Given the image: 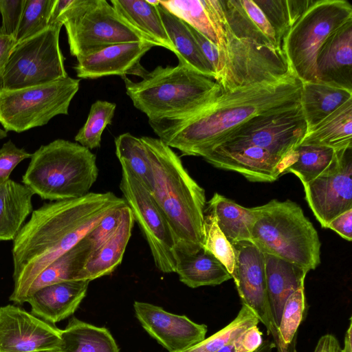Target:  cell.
<instances>
[{
  "instance_id": "ab89813d",
  "label": "cell",
  "mask_w": 352,
  "mask_h": 352,
  "mask_svg": "<svg viewBox=\"0 0 352 352\" xmlns=\"http://www.w3.org/2000/svg\"><path fill=\"white\" fill-rule=\"evenodd\" d=\"M306 311L304 285L285 301L277 329L276 348L287 349L295 342L298 329Z\"/></svg>"
},
{
  "instance_id": "c3c4849f",
  "label": "cell",
  "mask_w": 352,
  "mask_h": 352,
  "mask_svg": "<svg viewBox=\"0 0 352 352\" xmlns=\"http://www.w3.org/2000/svg\"><path fill=\"white\" fill-rule=\"evenodd\" d=\"M344 239H352V209L349 210L333 219L327 226Z\"/></svg>"
},
{
  "instance_id": "7a4b0ae2",
  "label": "cell",
  "mask_w": 352,
  "mask_h": 352,
  "mask_svg": "<svg viewBox=\"0 0 352 352\" xmlns=\"http://www.w3.org/2000/svg\"><path fill=\"white\" fill-rule=\"evenodd\" d=\"M302 82L294 72L221 93L199 111L177 119L148 122L159 138L183 155L205 156L234 131L263 114L300 106Z\"/></svg>"
},
{
  "instance_id": "e0dca14e",
  "label": "cell",
  "mask_w": 352,
  "mask_h": 352,
  "mask_svg": "<svg viewBox=\"0 0 352 352\" xmlns=\"http://www.w3.org/2000/svg\"><path fill=\"white\" fill-rule=\"evenodd\" d=\"M203 158L213 166L236 172L252 182H272L283 174L287 160L250 145L220 144Z\"/></svg>"
},
{
  "instance_id": "836d02e7",
  "label": "cell",
  "mask_w": 352,
  "mask_h": 352,
  "mask_svg": "<svg viewBox=\"0 0 352 352\" xmlns=\"http://www.w3.org/2000/svg\"><path fill=\"white\" fill-rule=\"evenodd\" d=\"M91 254L82 238L74 247L49 265L27 290L24 302L38 289L52 284L80 280V272Z\"/></svg>"
},
{
  "instance_id": "ffe728a7",
  "label": "cell",
  "mask_w": 352,
  "mask_h": 352,
  "mask_svg": "<svg viewBox=\"0 0 352 352\" xmlns=\"http://www.w3.org/2000/svg\"><path fill=\"white\" fill-rule=\"evenodd\" d=\"M160 3L217 46L226 47L228 25L221 0H167Z\"/></svg>"
},
{
  "instance_id": "277c9868",
  "label": "cell",
  "mask_w": 352,
  "mask_h": 352,
  "mask_svg": "<svg viewBox=\"0 0 352 352\" xmlns=\"http://www.w3.org/2000/svg\"><path fill=\"white\" fill-rule=\"evenodd\" d=\"M127 96L148 122L177 119L192 114L212 102L221 88L182 60L176 66L156 67L138 82L123 76Z\"/></svg>"
},
{
  "instance_id": "cb8c5ba5",
  "label": "cell",
  "mask_w": 352,
  "mask_h": 352,
  "mask_svg": "<svg viewBox=\"0 0 352 352\" xmlns=\"http://www.w3.org/2000/svg\"><path fill=\"white\" fill-rule=\"evenodd\" d=\"M264 254L268 305L277 331L285 301L304 285L308 272L285 260Z\"/></svg>"
},
{
  "instance_id": "6da1fadb",
  "label": "cell",
  "mask_w": 352,
  "mask_h": 352,
  "mask_svg": "<svg viewBox=\"0 0 352 352\" xmlns=\"http://www.w3.org/2000/svg\"><path fill=\"white\" fill-rule=\"evenodd\" d=\"M111 192L44 203L13 240L14 289L10 300L22 305L27 290L52 262L74 247L105 217L126 206Z\"/></svg>"
},
{
  "instance_id": "d6a6232c",
  "label": "cell",
  "mask_w": 352,
  "mask_h": 352,
  "mask_svg": "<svg viewBox=\"0 0 352 352\" xmlns=\"http://www.w3.org/2000/svg\"><path fill=\"white\" fill-rule=\"evenodd\" d=\"M61 352H119L109 331L72 317L61 332Z\"/></svg>"
},
{
  "instance_id": "ee69618b",
  "label": "cell",
  "mask_w": 352,
  "mask_h": 352,
  "mask_svg": "<svg viewBox=\"0 0 352 352\" xmlns=\"http://www.w3.org/2000/svg\"><path fill=\"white\" fill-rule=\"evenodd\" d=\"M31 156V153L17 147L10 140L4 143L0 148V185L10 179L11 173L21 162Z\"/></svg>"
},
{
  "instance_id": "8992f818",
  "label": "cell",
  "mask_w": 352,
  "mask_h": 352,
  "mask_svg": "<svg viewBox=\"0 0 352 352\" xmlns=\"http://www.w3.org/2000/svg\"><path fill=\"white\" fill-rule=\"evenodd\" d=\"M254 208L251 241L264 254L285 260L307 272L318 267L320 241L298 204L272 199Z\"/></svg>"
},
{
  "instance_id": "484cf974",
  "label": "cell",
  "mask_w": 352,
  "mask_h": 352,
  "mask_svg": "<svg viewBox=\"0 0 352 352\" xmlns=\"http://www.w3.org/2000/svg\"><path fill=\"white\" fill-rule=\"evenodd\" d=\"M111 3L129 25L157 46L175 53L157 7L159 0H111Z\"/></svg>"
},
{
  "instance_id": "7dc6e473",
  "label": "cell",
  "mask_w": 352,
  "mask_h": 352,
  "mask_svg": "<svg viewBox=\"0 0 352 352\" xmlns=\"http://www.w3.org/2000/svg\"><path fill=\"white\" fill-rule=\"evenodd\" d=\"M188 27L203 54L214 69L216 80L220 70V56L217 46L207 39L192 27L189 25Z\"/></svg>"
},
{
  "instance_id": "4316f807",
  "label": "cell",
  "mask_w": 352,
  "mask_h": 352,
  "mask_svg": "<svg viewBox=\"0 0 352 352\" xmlns=\"http://www.w3.org/2000/svg\"><path fill=\"white\" fill-rule=\"evenodd\" d=\"M350 99L352 90L320 81L302 82L300 107L307 132Z\"/></svg>"
},
{
  "instance_id": "5b68a950",
  "label": "cell",
  "mask_w": 352,
  "mask_h": 352,
  "mask_svg": "<svg viewBox=\"0 0 352 352\" xmlns=\"http://www.w3.org/2000/svg\"><path fill=\"white\" fill-rule=\"evenodd\" d=\"M98 176L96 157L91 150L57 139L32 154L22 182L41 199L56 201L88 194Z\"/></svg>"
},
{
  "instance_id": "ac0fdd59",
  "label": "cell",
  "mask_w": 352,
  "mask_h": 352,
  "mask_svg": "<svg viewBox=\"0 0 352 352\" xmlns=\"http://www.w3.org/2000/svg\"><path fill=\"white\" fill-rule=\"evenodd\" d=\"M135 316L143 328L169 352H184L206 338L207 327L147 302L135 301Z\"/></svg>"
},
{
  "instance_id": "9f6ffc18",
  "label": "cell",
  "mask_w": 352,
  "mask_h": 352,
  "mask_svg": "<svg viewBox=\"0 0 352 352\" xmlns=\"http://www.w3.org/2000/svg\"><path fill=\"white\" fill-rule=\"evenodd\" d=\"M33 352H61L60 349L58 350H41V351H36Z\"/></svg>"
},
{
  "instance_id": "30bf717a",
  "label": "cell",
  "mask_w": 352,
  "mask_h": 352,
  "mask_svg": "<svg viewBox=\"0 0 352 352\" xmlns=\"http://www.w3.org/2000/svg\"><path fill=\"white\" fill-rule=\"evenodd\" d=\"M63 24L56 23L18 43L0 72V91L16 90L68 76L59 45Z\"/></svg>"
},
{
  "instance_id": "f1b7e54d",
  "label": "cell",
  "mask_w": 352,
  "mask_h": 352,
  "mask_svg": "<svg viewBox=\"0 0 352 352\" xmlns=\"http://www.w3.org/2000/svg\"><path fill=\"white\" fill-rule=\"evenodd\" d=\"M157 7L178 60H183L199 73L215 80L214 69L203 54L188 23L170 12L160 1Z\"/></svg>"
},
{
  "instance_id": "e575fe53",
  "label": "cell",
  "mask_w": 352,
  "mask_h": 352,
  "mask_svg": "<svg viewBox=\"0 0 352 352\" xmlns=\"http://www.w3.org/2000/svg\"><path fill=\"white\" fill-rule=\"evenodd\" d=\"M336 151L315 145H298L289 157L283 174L293 173L302 186L321 175L332 163Z\"/></svg>"
},
{
  "instance_id": "4dcf8cb0",
  "label": "cell",
  "mask_w": 352,
  "mask_h": 352,
  "mask_svg": "<svg viewBox=\"0 0 352 352\" xmlns=\"http://www.w3.org/2000/svg\"><path fill=\"white\" fill-rule=\"evenodd\" d=\"M205 212L213 214L217 224L231 244L251 241L256 219L254 207L245 208L222 195L215 192L207 203Z\"/></svg>"
},
{
  "instance_id": "f5cc1de1",
  "label": "cell",
  "mask_w": 352,
  "mask_h": 352,
  "mask_svg": "<svg viewBox=\"0 0 352 352\" xmlns=\"http://www.w3.org/2000/svg\"><path fill=\"white\" fill-rule=\"evenodd\" d=\"M341 352H352V318L349 319V324L347 330L346 331L344 346L341 349Z\"/></svg>"
},
{
  "instance_id": "4fadbf2b",
  "label": "cell",
  "mask_w": 352,
  "mask_h": 352,
  "mask_svg": "<svg viewBox=\"0 0 352 352\" xmlns=\"http://www.w3.org/2000/svg\"><path fill=\"white\" fill-rule=\"evenodd\" d=\"M306 132L307 125L300 106L289 111L256 116L218 144L254 146L287 160L288 163Z\"/></svg>"
},
{
  "instance_id": "9a60e30c",
  "label": "cell",
  "mask_w": 352,
  "mask_h": 352,
  "mask_svg": "<svg viewBox=\"0 0 352 352\" xmlns=\"http://www.w3.org/2000/svg\"><path fill=\"white\" fill-rule=\"evenodd\" d=\"M232 245L235 263L231 276L243 305L253 311L276 343L277 331L270 313L267 295L265 254L250 241Z\"/></svg>"
},
{
  "instance_id": "bcb514c9",
  "label": "cell",
  "mask_w": 352,
  "mask_h": 352,
  "mask_svg": "<svg viewBox=\"0 0 352 352\" xmlns=\"http://www.w3.org/2000/svg\"><path fill=\"white\" fill-rule=\"evenodd\" d=\"M263 333L258 325L245 330L233 342L234 352H254L263 342Z\"/></svg>"
},
{
  "instance_id": "83f0119b",
  "label": "cell",
  "mask_w": 352,
  "mask_h": 352,
  "mask_svg": "<svg viewBox=\"0 0 352 352\" xmlns=\"http://www.w3.org/2000/svg\"><path fill=\"white\" fill-rule=\"evenodd\" d=\"M33 192L9 179L0 185V241L14 240L32 212Z\"/></svg>"
},
{
  "instance_id": "d590c367",
  "label": "cell",
  "mask_w": 352,
  "mask_h": 352,
  "mask_svg": "<svg viewBox=\"0 0 352 352\" xmlns=\"http://www.w3.org/2000/svg\"><path fill=\"white\" fill-rule=\"evenodd\" d=\"M114 142L120 163L126 164L151 192L153 187V171L147 149L141 138L124 133L117 136Z\"/></svg>"
},
{
  "instance_id": "681fc988",
  "label": "cell",
  "mask_w": 352,
  "mask_h": 352,
  "mask_svg": "<svg viewBox=\"0 0 352 352\" xmlns=\"http://www.w3.org/2000/svg\"><path fill=\"white\" fill-rule=\"evenodd\" d=\"M16 45L14 37L6 34L0 27V72L6 65Z\"/></svg>"
},
{
  "instance_id": "d4e9b609",
  "label": "cell",
  "mask_w": 352,
  "mask_h": 352,
  "mask_svg": "<svg viewBox=\"0 0 352 352\" xmlns=\"http://www.w3.org/2000/svg\"><path fill=\"white\" fill-rule=\"evenodd\" d=\"M134 222L130 208L124 206L116 230L90 256L80 272V280L91 281L113 272L122 261Z\"/></svg>"
},
{
  "instance_id": "7402d4cb",
  "label": "cell",
  "mask_w": 352,
  "mask_h": 352,
  "mask_svg": "<svg viewBox=\"0 0 352 352\" xmlns=\"http://www.w3.org/2000/svg\"><path fill=\"white\" fill-rule=\"evenodd\" d=\"M88 280L57 283L41 287L26 300L31 313L51 324L72 315L87 294Z\"/></svg>"
},
{
  "instance_id": "9c48e42d",
  "label": "cell",
  "mask_w": 352,
  "mask_h": 352,
  "mask_svg": "<svg viewBox=\"0 0 352 352\" xmlns=\"http://www.w3.org/2000/svg\"><path fill=\"white\" fill-rule=\"evenodd\" d=\"M62 23L70 53L76 58L116 44L140 41L155 44L129 25L105 0H80Z\"/></svg>"
},
{
  "instance_id": "b9f144b4",
  "label": "cell",
  "mask_w": 352,
  "mask_h": 352,
  "mask_svg": "<svg viewBox=\"0 0 352 352\" xmlns=\"http://www.w3.org/2000/svg\"><path fill=\"white\" fill-rule=\"evenodd\" d=\"M56 0H25L15 36L16 44L40 33L49 25Z\"/></svg>"
},
{
  "instance_id": "8fae6325",
  "label": "cell",
  "mask_w": 352,
  "mask_h": 352,
  "mask_svg": "<svg viewBox=\"0 0 352 352\" xmlns=\"http://www.w3.org/2000/svg\"><path fill=\"white\" fill-rule=\"evenodd\" d=\"M293 72L281 50L236 37L228 27L216 82L221 91L280 80Z\"/></svg>"
},
{
  "instance_id": "816d5d0a",
  "label": "cell",
  "mask_w": 352,
  "mask_h": 352,
  "mask_svg": "<svg viewBox=\"0 0 352 352\" xmlns=\"http://www.w3.org/2000/svg\"><path fill=\"white\" fill-rule=\"evenodd\" d=\"M275 347L276 344L274 342L266 340H263L261 345L254 352H272ZM217 352H234L233 343L223 347Z\"/></svg>"
},
{
  "instance_id": "52a82bcc",
  "label": "cell",
  "mask_w": 352,
  "mask_h": 352,
  "mask_svg": "<svg viewBox=\"0 0 352 352\" xmlns=\"http://www.w3.org/2000/svg\"><path fill=\"white\" fill-rule=\"evenodd\" d=\"M352 21V6L346 0H317L305 10L283 40L281 48L296 76L317 82L316 58L327 38Z\"/></svg>"
},
{
  "instance_id": "60d3db41",
  "label": "cell",
  "mask_w": 352,
  "mask_h": 352,
  "mask_svg": "<svg viewBox=\"0 0 352 352\" xmlns=\"http://www.w3.org/2000/svg\"><path fill=\"white\" fill-rule=\"evenodd\" d=\"M201 248L212 254L232 274L235 255L232 245L219 228L214 215L205 212Z\"/></svg>"
},
{
  "instance_id": "1f68e13d",
  "label": "cell",
  "mask_w": 352,
  "mask_h": 352,
  "mask_svg": "<svg viewBox=\"0 0 352 352\" xmlns=\"http://www.w3.org/2000/svg\"><path fill=\"white\" fill-rule=\"evenodd\" d=\"M352 99L306 132L299 145H315L336 151L352 147Z\"/></svg>"
},
{
  "instance_id": "2e32d148",
  "label": "cell",
  "mask_w": 352,
  "mask_h": 352,
  "mask_svg": "<svg viewBox=\"0 0 352 352\" xmlns=\"http://www.w3.org/2000/svg\"><path fill=\"white\" fill-rule=\"evenodd\" d=\"M62 329L12 305L0 307V352L60 349Z\"/></svg>"
},
{
  "instance_id": "7bdbcfd3",
  "label": "cell",
  "mask_w": 352,
  "mask_h": 352,
  "mask_svg": "<svg viewBox=\"0 0 352 352\" xmlns=\"http://www.w3.org/2000/svg\"><path fill=\"white\" fill-rule=\"evenodd\" d=\"M123 207L105 217L84 236L83 239L91 250V256L108 240L116 230Z\"/></svg>"
},
{
  "instance_id": "8d00e7d4",
  "label": "cell",
  "mask_w": 352,
  "mask_h": 352,
  "mask_svg": "<svg viewBox=\"0 0 352 352\" xmlns=\"http://www.w3.org/2000/svg\"><path fill=\"white\" fill-rule=\"evenodd\" d=\"M314 1L258 0L254 1L274 29L277 41L281 47L283 40L290 28Z\"/></svg>"
},
{
  "instance_id": "7c38bea8",
  "label": "cell",
  "mask_w": 352,
  "mask_h": 352,
  "mask_svg": "<svg viewBox=\"0 0 352 352\" xmlns=\"http://www.w3.org/2000/svg\"><path fill=\"white\" fill-rule=\"evenodd\" d=\"M120 164V189L148 244L156 267L164 273L175 272V242L164 216L130 168L124 162Z\"/></svg>"
},
{
  "instance_id": "d6986e66",
  "label": "cell",
  "mask_w": 352,
  "mask_h": 352,
  "mask_svg": "<svg viewBox=\"0 0 352 352\" xmlns=\"http://www.w3.org/2000/svg\"><path fill=\"white\" fill-rule=\"evenodd\" d=\"M155 44L133 42L108 46L87 56L77 58L74 66L79 78L96 79L101 77L127 74L142 78L147 70L140 63L142 58Z\"/></svg>"
},
{
  "instance_id": "44dd1931",
  "label": "cell",
  "mask_w": 352,
  "mask_h": 352,
  "mask_svg": "<svg viewBox=\"0 0 352 352\" xmlns=\"http://www.w3.org/2000/svg\"><path fill=\"white\" fill-rule=\"evenodd\" d=\"M318 81L352 90V21L331 34L317 55Z\"/></svg>"
},
{
  "instance_id": "f546056e",
  "label": "cell",
  "mask_w": 352,
  "mask_h": 352,
  "mask_svg": "<svg viewBox=\"0 0 352 352\" xmlns=\"http://www.w3.org/2000/svg\"><path fill=\"white\" fill-rule=\"evenodd\" d=\"M175 254V272L179 280L189 287L218 285L232 278L225 266L202 248L192 254Z\"/></svg>"
},
{
  "instance_id": "5bb4252c",
  "label": "cell",
  "mask_w": 352,
  "mask_h": 352,
  "mask_svg": "<svg viewBox=\"0 0 352 352\" xmlns=\"http://www.w3.org/2000/svg\"><path fill=\"white\" fill-rule=\"evenodd\" d=\"M352 147L336 151L330 166L303 186L305 199L323 228L352 209Z\"/></svg>"
},
{
  "instance_id": "db71d44e",
  "label": "cell",
  "mask_w": 352,
  "mask_h": 352,
  "mask_svg": "<svg viewBox=\"0 0 352 352\" xmlns=\"http://www.w3.org/2000/svg\"><path fill=\"white\" fill-rule=\"evenodd\" d=\"M277 349L278 350V352H296V350L295 349V342L292 344L287 349H282V348H277Z\"/></svg>"
},
{
  "instance_id": "3957f363",
  "label": "cell",
  "mask_w": 352,
  "mask_h": 352,
  "mask_svg": "<svg viewBox=\"0 0 352 352\" xmlns=\"http://www.w3.org/2000/svg\"><path fill=\"white\" fill-rule=\"evenodd\" d=\"M140 138L153 171V187L150 192L170 227L175 252L195 254L201 249L205 190L190 175L180 157L160 138Z\"/></svg>"
},
{
  "instance_id": "ba28073f",
  "label": "cell",
  "mask_w": 352,
  "mask_h": 352,
  "mask_svg": "<svg viewBox=\"0 0 352 352\" xmlns=\"http://www.w3.org/2000/svg\"><path fill=\"white\" fill-rule=\"evenodd\" d=\"M80 79L67 76L50 83L0 91V123L4 130L21 133L41 126L54 117L67 115Z\"/></svg>"
},
{
  "instance_id": "f6af8a7d",
  "label": "cell",
  "mask_w": 352,
  "mask_h": 352,
  "mask_svg": "<svg viewBox=\"0 0 352 352\" xmlns=\"http://www.w3.org/2000/svg\"><path fill=\"white\" fill-rule=\"evenodd\" d=\"M25 0H0L1 28L15 38Z\"/></svg>"
},
{
  "instance_id": "f907efd6",
  "label": "cell",
  "mask_w": 352,
  "mask_h": 352,
  "mask_svg": "<svg viewBox=\"0 0 352 352\" xmlns=\"http://www.w3.org/2000/svg\"><path fill=\"white\" fill-rule=\"evenodd\" d=\"M338 339L332 334L322 336L318 341L314 352H341Z\"/></svg>"
},
{
  "instance_id": "603a6c76",
  "label": "cell",
  "mask_w": 352,
  "mask_h": 352,
  "mask_svg": "<svg viewBox=\"0 0 352 352\" xmlns=\"http://www.w3.org/2000/svg\"><path fill=\"white\" fill-rule=\"evenodd\" d=\"M221 3L230 30L236 37L283 51L274 29L254 1L221 0Z\"/></svg>"
},
{
  "instance_id": "f35d334b",
  "label": "cell",
  "mask_w": 352,
  "mask_h": 352,
  "mask_svg": "<svg viewBox=\"0 0 352 352\" xmlns=\"http://www.w3.org/2000/svg\"><path fill=\"white\" fill-rule=\"evenodd\" d=\"M258 322L253 311L243 305L236 317L227 326L184 352H217L233 343L245 330Z\"/></svg>"
},
{
  "instance_id": "11a10c76",
  "label": "cell",
  "mask_w": 352,
  "mask_h": 352,
  "mask_svg": "<svg viewBox=\"0 0 352 352\" xmlns=\"http://www.w3.org/2000/svg\"><path fill=\"white\" fill-rule=\"evenodd\" d=\"M7 135V131L0 128V140L6 138Z\"/></svg>"
},
{
  "instance_id": "74e56055",
  "label": "cell",
  "mask_w": 352,
  "mask_h": 352,
  "mask_svg": "<svg viewBox=\"0 0 352 352\" xmlns=\"http://www.w3.org/2000/svg\"><path fill=\"white\" fill-rule=\"evenodd\" d=\"M116 108L113 102L100 100L94 102L85 123L74 138L75 141L89 150L99 148L102 133L112 123Z\"/></svg>"
}]
</instances>
